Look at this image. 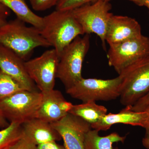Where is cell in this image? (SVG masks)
Wrapping results in <instances>:
<instances>
[{"instance_id":"6da1fadb","label":"cell","mask_w":149,"mask_h":149,"mask_svg":"<svg viewBox=\"0 0 149 149\" xmlns=\"http://www.w3.org/2000/svg\"><path fill=\"white\" fill-rule=\"evenodd\" d=\"M0 44L10 49L24 61L38 47H52L37 27H28L16 17L0 27Z\"/></svg>"},{"instance_id":"7a4b0ae2","label":"cell","mask_w":149,"mask_h":149,"mask_svg":"<svg viewBox=\"0 0 149 149\" xmlns=\"http://www.w3.org/2000/svg\"><path fill=\"white\" fill-rule=\"evenodd\" d=\"M43 17L41 33L60 57L65 49L77 37L85 35L72 10H58Z\"/></svg>"},{"instance_id":"3957f363","label":"cell","mask_w":149,"mask_h":149,"mask_svg":"<svg viewBox=\"0 0 149 149\" xmlns=\"http://www.w3.org/2000/svg\"><path fill=\"white\" fill-rule=\"evenodd\" d=\"M120 102L125 107H132L149 92V55L144 57L123 70Z\"/></svg>"},{"instance_id":"277c9868","label":"cell","mask_w":149,"mask_h":149,"mask_svg":"<svg viewBox=\"0 0 149 149\" xmlns=\"http://www.w3.org/2000/svg\"><path fill=\"white\" fill-rule=\"evenodd\" d=\"M90 45V36H78L69 44L60 57L56 78L64 85L65 90L81 80L83 61Z\"/></svg>"},{"instance_id":"5b68a950","label":"cell","mask_w":149,"mask_h":149,"mask_svg":"<svg viewBox=\"0 0 149 149\" xmlns=\"http://www.w3.org/2000/svg\"><path fill=\"white\" fill-rule=\"evenodd\" d=\"M121 79L118 75L107 80L83 77L67 89L66 93L83 102L108 101L119 97Z\"/></svg>"},{"instance_id":"8992f818","label":"cell","mask_w":149,"mask_h":149,"mask_svg":"<svg viewBox=\"0 0 149 149\" xmlns=\"http://www.w3.org/2000/svg\"><path fill=\"white\" fill-rule=\"evenodd\" d=\"M42 97L41 92L19 91L0 100V111L10 123L22 124L36 117Z\"/></svg>"},{"instance_id":"52a82bcc","label":"cell","mask_w":149,"mask_h":149,"mask_svg":"<svg viewBox=\"0 0 149 149\" xmlns=\"http://www.w3.org/2000/svg\"><path fill=\"white\" fill-rule=\"evenodd\" d=\"M111 4L104 0H97L72 10L74 17L78 22L84 34L94 33L101 40L103 47H105L106 35L110 19L113 14L110 12Z\"/></svg>"},{"instance_id":"ba28073f","label":"cell","mask_w":149,"mask_h":149,"mask_svg":"<svg viewBox=\"0 0 149 149\" xmlns=\"http://www.w3.org/2000/svg\"><path fill=\"white\" fill-rule=\"evenodd\" d=\"M59 61V57L54 49L24 61L28 75L41 93L54 90Z\"/></svg>"},{"instance_id":"9c48e42d","label":"cell","mask_w":149,"mask_h":149,"mask_svg":"<svg viewBox=\"0 0 149 149\" xmlns=\"http://www.w3.org/2000/svg\"><path fill=\"white\" fill-rule=\"evenodd\" d=\"M149 38H139L110 45L108 51L109 64L118 74L130 64L148 54Z\"/></svg>"},{"instance_id":"30bf717a","label":"cell","mask_w":149,"mask_h":149,"mask_svg":"<svg viewBox=\"0 0 149 149\" xmlns=\"http://www.w3.org/2000/svg\"><path fill=\"white\" fill-rule=\"evenodd\" d=\"M60 134L66 149H85V140L91 125L82 118L68 113L60 120L51 123Z\"/></svg>"},{"instance_id":"8fae6325","label":"cell","mask_w":149,"mask_h":149,"mask_svg":"<svg viewBox=\"0 0 149 149\" xmlns=\"http://www.w3.org/2000/svg\"><path fill=\"white\" fill-rule=\"evenodd\" d=\"M0 70L17 81L25 90L37 91V86L26 71L24 61L1 44Z\"/></svg>"},{"instance_id":"7c38bea8","label":"cell","mask_w":149,"mask_h":149,"mask_svg":"<svg viewBox=\"0 0 149 149\" xmlns=\"http://www.w3.org/2000/svg\"><path fill=\"white\" fill-rule=\"evenodd\" d=\"M42 93V101L35 118L52 123L69 113L73 104L66 100L60 91L54 89Z\"/></svg>"},{"instance_id":"4fadbf2b","label":"cell","mask_w":149,"mask_h":149,"mask_svg":"<svg viewBox=\"0 0 149 149\" xmlns=\"http://www.w3.org/2000/svg\"><path fill=\"white\" fill-rule=\"evenodd\" d=\"M142 35L141 25L135 19L113 15L109 23L106 42L110 45Z\"/></svg>"},{"instance_id":"5bb4252c","label":"cell","mask_w":149,"mask_h":149,"mask_svg":"<svg viewBox=\"0 0 149 149\" xmlns=\"http://www.w3.org/2000/svg\"><path fill=\"white\" fill-rule=\"evenodd\" d=\"M130 107H125L118 113L107 114L98 122L91 125V128L99 131H106L113 125L118 123L146 128L148 116V113L133 111Z\"/></svg>"},{"instance_id":"9a60e30c","label":"cell","mask_w":149,"mask_h":149,"mask_svg":"<svg viewBox=\"0 0 149 149\" xmlns=\"http://www.w3.org/2000/svg\"><path fill=\"white\" fill-rule=\"evenodd\" d=\"M23 136L36 145L61 140L58 132L50 123L35 118L22 124Z\"/></svg>"},{"instance_id":"2e32d148","label":"cell","mask_w":149,"mask_h":149,"mask_svg":"<svg viewBox=\"0 0 149 149\" xmlns=\"http://www.w3.org/2000/svg\"><path fill=\"white\" fill-rule=\"evenodd\" d=\"M0 3L15 14L17 17L40 29L43 25V17L34 13L25 0H0Z\"/></svg>"},{"instance_id":"e0dca14e","label":"cell","mask_w":149,"mask_h":149,"mask_svg":"<svg viewBox=\"0 0 149 149\" xmlns=\"http://www.w3.org/2000/svg\"><path fill=\"white\" fill-rule=\"evenodd\" d=\"M107 109L95 102L73 105L69 113L80 118L91 125L97 123L107 114Z\"/></svg>"},{"instance_id":"ac0fdd59","label":"cell","mask_w":149,"mask_h":149,"mask_svg":"<svg viewBox=\"0 0 149 149\" xmlns=\"http://www.w3.org/2000/svg\"><path fill=\"white\" fill-rule=\"evenodd\" d=\"M99 131L91 129L86 134L85 140V149H118L113 146L114 143L125 141L126 136H121L116 132L107 136H101Z\"/></svg>"},{"instance_id":"d6986e66","label":"cell","mask_w":149,"mask_h":149,"mask_svg":"<svg viewBox=\"0 0 149 149\" xmlns=\"http://www.w3.org/2000/svg\"><path fill=\"white\" fill-rule=\"evenodd\" d=\"M22 136V124L10 123L8 126L0 130V149H7Z\"/></svg>"},{"instance_id":"ffe728a7","label":"cell","mask_w":149,"mask_h":149,"mask_svg":"<svg viewBox=\"0 0 149 149\" xmlns=\"http://www.w3.org/2000/svg\"><path fill=\"white\" fill-rule=\"evenodd\" d=\"M22 90H25L17 81L1 70L0 100Z\"/></svg>"},{"instance_id":"44dd1931","label":"cell","mask_w":149,"mask_h":149,"mask_svg":"<svg viewBox=\"0 0 149 149\" xmlns=\"http://www.w3.org/2000/svg\"><path fill=\"white\" fill-rule=\"evenodd\" d=\"M97 0H60L56 6V10H71L88 4L95 2Z\"/></svg>"},{"instance_id":"7402d4cb","label":"cell","mask_w":149,"mask_h":149,"mask_svg":"<svg viewBox=\"0 0 149 149\" xmlns=\"http://www.w3.org/2000/svg\"><path fill=\"white\" fill-rule=\"evenodd\" d=\"M60 0H29L32 8L37 11L47 10L56 6Z\"/></svg>"},{"instance_id":"603a6c76","label":"cell","mask_w":149,"mask_h":149,"mask_svg":"<svg viewBox=\"0 0 149 149\" xmlns=\"http://www.w3.org/2000/svg\"><path fill=\"white\" fill-rule=\"evenodd\" d=\"M7 149H38L37 145L31 140L22 136Z\"/></svg>"},{"instance_id":"cb8c5ba5","label":"cell","mask_w":149,"mask_h":149,"mask_svg":"<svg viewBox=\"0 0 149 149\" xmlns=\"http://www.w3.org/2000/svg\"><path fill=\"white\" fill-rule=\"evenodd\" d=\"M149 104V92L146 95L136 102L133 106L130 107V109L136 112L144 111Z\"/></svg>"},{"instance_id":"d4e9b609","label":"cell","mask_w":149,"mask_h":149,"mask_svg":"<svg viewBox=\"0 0 149 149\" xmlns=\"http://www.w3.org/2000/svg\"><path fill=\"white\" fill-rule=\"evenodd\" d=\"M11 11L0 3V27L8 22V19L10 15Z\"/></svg>"},{"instance_id":"484cf974","label":"cell","mask_w":149,"mask_h":149,"mask_svg":"<svg viewBox=\"0 0 149 149\" xmlns=\"http://www.w3.org/2000/svg\"><path fill=\"white\" fill-rule=\"evenodd\" d=\"M38 149H66L64 146L57 143L56 141L48 142L37 146Z\"/></svg>"},{"instance_id":"4316f807","label":"cell","mask_w":149,"mask_h":149,"mask_svg":"<svg viewBox=\"0 0 149 149\" xmlns=\"http://www.w3.org/2000/svg\"><path fill=\"white\" fill-rule=\"evenodd\" d=\"M9 124V123H8L7 120L0 111V128H6Z\"/></svg>"},{"instance_id":"83f0119b","label":"cell","mask_w":149,"mask_h":149,"mask_svg":"<svg viewBox=\"0 0 149 149\" xmlns=\"http://www.w3.org/2000/svg\"><path fill=\"white\" fill-rule=\"evenodd\" d=\"M144 111L147 112L148 113V115L147 126L146 128H145V129H146V134H145V136L144 138L149 139V104L146 108Z\"/></svg>"},{"instance_id":"f1b7e54d","label":"cell","mask_w":149,"mask_h":149,"mask_svg":"<svg viewBox=\"0 0 149 149\" xmlns=\"http://www.w3.org/2000/svg\"><path fill=\"white\" fill-rule=\"evenodd\" d=\"M104 1L109 2L111 0H104ZM129 1L133 2L139 6H146V0H129Z\"/></svg>"},{"instance_id":"f546056e","label":"cell","mask_w":149,"mask_h":149,"mask_svg":"<svg viewBox=\"0 0 149 149\" xmlns=\"http://www.w3.org/2000/svg\"><path fill=\"white\" fill-rule=\"evenodd\" d=\"M143 146L147 149H149V139L144 138L142 141Z\"/></svg>"},{"instance_id":"4dcf8cb0","label":"cell","mask_w":149,"mask_h":149,"mask_svg":"<svg viewBox=\"0 0 149 149\" xmlns=\"http://www.w3.org/2000/svg\"><path fill=\"white\" fill-rule=\"evenodd\" d=\"M146 7L148 8L149 10V0H146Z\"/></svg>"},{"instance_id":"1f68e13d","label":"cell","mask_w":149,"mask_h":149,"mask_svg":"<svg viewBox=\"0 0 149 149\" xmlns=\"http://www.w3.org/2000/svg\"><path fill=\"white\" fill-rule=\"evenodd\" d=\"M148 54H149V44Z\"/></svg>"},{"instance_id":"d6a6232c","label":"cell","mask_w":149,"mask_h":149,"mask_svg":"<svg viewBox=\"0 0 149 149\" xmlns=\"http://www.w3.org/2000/svg\"><path fill=\"white\" fill-rule=\"evenodd\" d=\"M0 71H1V70H0Z\"/></svg>"}]
</instances>
